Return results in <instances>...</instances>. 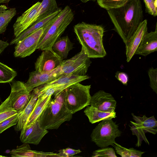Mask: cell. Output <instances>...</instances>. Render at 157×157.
I'll list each match as a JSON object with an SVG mask.
<instances>
[{
  "mask_svg": "<svg viewBox=\"0 0 157 157\" xmlns=\"http://www.w3.org/2000/svg\"><path fill=\"white\" fill-rule=\"evenodd\" d=\"M107 10L115 30L125 44L143 21L140 0H129L120 7Z\"/></svg>",
  "mask_w": 157,
  "mask_h": 157,
  "instance_id": "1",
  "label": "cell"
},
{
  "mask_svg": "<svg viewBox=\"0 0 157 157\" xmlns=\"http://www.w3.org/2000/svg\"><path fill=\"white\" fill-rule=\"evenodd\" d=\"M74 29L82 48L90 58H103L106 56L102 27L82 22L75 25Z\"/></svg>",
  "mask_w": 157,
  "mask_h": 157,
  "instance_id": "2",
  "label": "cell"
},
{
  "mask_svg": "<svg viewBox=\"0 0 157 157\" xmlns=\"http://www.w3.org/2000/svg\"><path fill=\"white\" fill-rule=\"evenodd\" d=\"M65 89L52 98L37 119L41 128L57 129L63 123L72 119L73 114L65 104Z\"/></svg>",
  "mask_w": 157,
  "mask_h": 157,
  "instance_id": "3",
  "label": "cell"
},
{
  "mask_svg": "<svg viewBox=\"0 0 157 157\" xmlns=\"http://www.w3.org/2000/svg\"><path fill=\"white\" fill-rule=\"evenodd\" d=\"M74 18L72 10L68 6H66L43 34L39 42L37 49L43 51L52 48L53 44L60 37Z\"/></svg>",
  "mask_w": 157,
  "mask_h": 157,
  "instance_id": "4",
  "label": "cell"
},
{
  "mask_svg": "<svg viewBox=\"0 0 157 157\" xmlns=\"http://www.w3.org/2000/svg\"><path fill=\"white\" fill-rule=\"evenodd\" d=\"M91 85L77 82L65 90L64 102L67 108L73 114L90 105Z\"/></svg>",
  "mask_w": 157,
  "mask_h": 157,
  "instance_id": "5",
  "label": "cell"
},
{
  "mask_svg": "<svg viewBox=\"0 0 157 157\" xmlns=\"http://www.w3.org/2000/svg\"><path fill=\"white\" fill-rule=\"evenodd\" d=\"M121 133L118 124L112 119H105L93 129L91 140L99 147H107L115 143V138L120 136Z\"/></svg>",
  "mask_w": 157,
  "mask_h": 157,
  "instance_id": "6",
  "label": "cell"
},
{
  "mask_svg": "<svg viewBox=\"0 0 157 157\" xmlns=\"http://www.w3.org/2000/svg\"><path fill=\"white\" fill-rule=\"evenodd\" d=\"M132 118L135 121H130V129L132 134L136 135L137 141L136 146H140L143 141L148 145L149 143L147 140L145 133L147 132L155 134L157 132V121L154 116L150 117H147L145 115L142 117L137 116L132 113Z\"/></svg>",
  "mask_w": 157,
  "mask_h": 157,
  "instance_id": "7",
  "label": "cell"
},
{
  "mask_svg": "<svg viewBox=\"0 0 157 157\" xmlns=\"http://www.w3.org/2000/svg\"><path fill=\"white\" fill-rule=\"evenodd\" d=\"M91 62L82 48L70 59L63 61L60 65L62 74L77 76L86 75Z\"/></svg>",
  "mask_w": 157,
  "mask_h": 157,
  "instance_id": "8",
  "label": "cell"
},
{
  "mask_svg": "<svg viewBox=\"0 0 157 157\" xmlns=\"http://www.w3.org/2000/svg\"><path fill=\"white\" fill-rule=\"evenodd\" d=\"M53 20L46 26L33 32L16 44L14 47V56L23 58L33 53L37 49L41 37L49 27Z\"/></svg>",
  "mask_w": 157,
  "mask_h": 157,
  "instance_id": "9",
  "label": "cell"
},
{
  "mask_svg": "<svg viewBox=\"0 0 157 157\" xmlns=\"http://www.w3.org/2000/svg\"><path fill=\"white\" fill-rule=\"evenodd\" d=\"M11 82V91L8 97L13 108L18 113H21L29 102L31 92L28 91L23 82L14 81Z\"/></svg>",
  "mask_w": 157,
  "mask_h": 157,
  "instance_id": "10",
  "label": "cell"
},
{
  "mask_svg": "<svg viewBox=\"0 0 157 157\" xmlns=\"http://www.w3.org/2000/svg\"><path fill=\"white\" fill-rule=\"evenodd\" d=\"M63 59L52 48L43 50L35 63V71L40 73L50 71L59 67Z\"/></svg>",
  "mask_w": 157,
  "mask_h": 157,
  "instance_id": "11",
  "label": "cell"
},
{
  "mask_svg": "<svg viewBox=\"0 0 157 157\" xmlns=\"http://www.w3.org/2000/svg\"><path fill=\"white\" fill-rule=\"evenodd\" d=\"M62 75L60 66L46 73H40L35 70L29 73V78L25 84L27 90L31 92L33 89L53 81Z\"/></svg>",
  "mask_w": 157,
  "mask_h": 157,
  "instance_id": "12",
  "label": "cell"
},
{
  "mask_svg": "<svg viewBox=\"0 0 157 157\" xmlns=\"http://www.w3.org/2000/svg\"><path fill=\"white\" fill-rule=\"evenodd\" d=\"M40 3L39 2H36L17 18L13 25L15 37L36 21Z\"/></svg>",
  "mask_w": 157,
  "mask_h": 157,
  "instance_id": "13",
  "label": "cell"
},
{
  "mask_svg": "<svg viewBox=\"0 0 157 157\" xmlns=\"http://www.w3.org/2000/svg\"><path fill=\"white\" fill-rule=\"evenodd\" d=\"M147 20H144L125 44L126 61L129 62L135 55V52L143 38L147 33Z\"/></svg>",
  "mask_w": 157,
  "mask_h": 157,
  "instance_id": "14",
  "label": "cell"
},
{
  "mask_svg": "<svg viewBox=\"0 0 157 157\" xmlns=\"http://www.w3.org/2000/svg\"><path fill=\"white\" fill-rule=\"evenodd\" d=\"M117 102L110 93L100 90L91 96L90 105L99 110L113 113L115 111Z\"/></svg>",
  "mask_w": 157,
  "mask_h": 157,
  "instance_id": "15",
  "label": "cell"
},
{
  "mask_svg": "<svg viewBox=\"0 0 157 157\" xmlns=\"http://www.w3.org/2000/svg\"><path fill=\"white\" fill-rule=\"evenodd\" d=\"M20 139L22 143L37 145L48 132V130L40 128L37 120L31 125L23 128L21 131Z\"/></svg>",
  "mask_w": 157,
  "mask_h": 157,
  "instance_id": "16",
  "label": "cell"
},
{
  "mask_svg": "<svg viewBox=\"0 0 157 157\" xmlns=\"http://www.w3.org/2000/svg\"><path fill=\"white\" fill-rule=\"evenodd\" d=\"M62 10L61 8H59L54 13L36 21L27 29L13 39L10 43V45L16 44L31 33L49 24Z\"/></svg>",
  "mask_w": 157,
  "mask_h": 157,
  "instance_id": "17",
  "label": "cell"
},
{
  "mask_svg": "<svg viewBox=\"0 0 157 157\" xmlns=\"http://www.w3.org/2000/svg\"><path fill=\"white\" fill-rule=\"evenodd\" d=\"M157 51V28L155 31L146 33L137 49L135 55L146 56Z\"/></svg>",
  "mask_w": 157,
  "mask_h": 157,
  "instance_id": "18",
  "label": "cell"
},
{
  "mask_svg": "<svg viewBox=\"0 0 157 157\" xmlns=\"http://www.w3.org/2000/svg\"><path fill=\"white\" fill-rule=\"evenodd\" d=\"M89 78V76L86 75L83 76L65 75L35 88L38 92H40L51 87L61 85H66L68 86L73 84L87 79Z\"/></svg>",
  "mask_w": 157,
  "mask_h": 157,
  "instance_id": "19",
  "label": "cell"
},
{
  "mask_svg": "<svg viewBox=\"0 0 157 157\" xmlns=\"http://www.w3.org/2000/svg\"><path fill=\"white\" fill-rule=\"evenodd\" d=\"M10 154L12 157H58L57 153L33 150L26 143L17 146L16 149L10 151Z\"/></svg>",
  "mask_w": 157,
  "mask_h": 157,
  "instance_id": "20",
  "label": "cell"
},
{
  "mask_svg": "<svg viewBox=\"0 0 157 157\" xmlns=\"http://www.w3.org/2000/svg\"><path fill=\"white\" fill-rule=\"evenodd\" d=\"M39 94V92L35 88L33 89L31 93L29 102L19 114L17 123L14 127L16 131H21L23 128L36 103Z\"/></svg>",
  "mask_w": 157,
  "mask_h": 157,
  "instance_id": "21",
  "label": "cell"
},
{
  "mask_svg": "<svg viewBox=\"0 0 157 157\" xmlns=\"http://www.w3.org/2000/svg\"><path fill=\"white\" fill-rule=\"evenodd\" d=\"M89 122L93 124L103 120L116 117V112L110 113L99 110L92 105L88 106L84 111Z\"/></svg>",
  "mask_w": 157,
  "mask_h": 157,
  "instance_id": "22",
  "label": "cell"
},
{
  "mask_svg": "<svg viewBox=\"0 0 157 157\" xmlns=\"http://www.w3.org/2000/svg\"><path fill=\"white\" fill-rule=\"evenodd\" d=\"M73 48V44L67 36L59 37L52 47L53 50L63 59L67 57Z\"/></svg>",
  "mask_w": 157,
  "mask_h": 157,
  "instance_id": "23",
  "label": "cell"
},
{
  "mask_svg": "<svg viewBox=\"0 0 157 157\" xmlns=\"http://www.w3.org/2000/svg\"><path fill=\"white\" fill-rule=\"evenodd\" d=\"M50 95L43 99H37L36 103L23 128L28 127L37 120L52 99Z\"/></svg>",
  "mask_w": 157,
  "mask_h": 157,
  "instance_id": "24",
  "label": "cell"
},
{
  "mask_svg": "<svg viewBox=\"0 0 157 157\" xmlns=\"http://www.w3.org/2000/svg\"><path fill=\"white\" fill-rule=\"evenodd\" d=\"M16 13L15 8L9 9L5 5L0 6V34L6 31L8 24Z\"/></svg>",
  "mask_w": 157,
  "mask_h": 157,
  "instance_id": "25",
  "label": "cell"
},
{
  "mask_svg": "<svg viewBox=\"0 0 157 157\" xmlns=\"http://www.w3.org/2000/svg\"><path fill=\"white\" fill-rule=\"evenodd\" d=\"M59 8L58 6L56 0H43L39 7L36 21L54 13Z\"/></svg>",
  "mask_w": 157,
  "mask_h": 157,
  "instance_id": "26",
  "label": "cell"
},
{
  "mask_svg": "<svg viewBox=\"0 0 157 157\" xmlns=\"http://www.w3.org/2000/svg\"><path fill=\"white\" fill-rule=\"evenodd\" d=\"M17 75L15 70L0 62V83L11 82Z\"/></svg>",
  "mask_w": 157,
  "mask_h": 157,
  "instance_id": "27",
  "label": "cell"
},
{
  "mask_svg": "<svg viewBox=\"0 0 157 157\" xmlns=\"http://www.w3.org/2000/svg\"><path fill=\"white\" fill-rule=\"evenodd\" d=\"M112 146L114 147L117 153L122 157H141L145 152L132 147L127 149L116 142Z\"/></svg>",
  "mask_w": 157,
  "mask_h": 157,
  "instance_id": "28",
  "label": "cell"
},
{
  "mask_svg": "<svg viewBox=\"0 0 157 157\" xmlns=\"http://www.w3.org/2000/svg\"><path fill=\"white\" fill-rule=\"evenodd\" d=\"M17 113L12 107L8 97L0 105V123Z\"/></svg>",
  "mask_w": 157,
  "mask_h": 157,
  "instance_id": "29",
  "label": "cell"
},
{
  "mask_svg": "<svg viewBox=\"0 0 157 157\" xmlns=\"http://www.w3.org/2000/svg\"><path fill=\"white\" fill-rule=\"evenodd\" d=\"M98 5L106 10L120 7L129 0H96Z\"/></svg>",
  "mask_w": 157,
  "mask_h": 157,
  "instance_id": "30",
  "label": "cell"
},
{
  "mask_svg": "<svg viewBox=\"0 0 157 157\" xmlns=\"http://www.w3.org/2000/svg\"><path fill=\"white\" fill-rule=\"evenodd\" d=\"M92 157H117L115 151L112 147L101 148L94 151L91 156Z\"/></svg>",
  "mask_w": 157,
  "mask_h": 157,
  "instance_id": "31",
  "label": "cell"
},
{
  "mask_svg": "<svg viewBox=\"0 0 157 157\" xmlns=\"http://www.w3.org/2000/svg\"><path fill=\"white\" fill-rule=\"evenodd\" d=\"M20 113H17L0 123V134L8 128L17 124Z\"/></svg>",
  "mask_w": 157,
  "mask_h": 157,
  "instance_id": "32",
  "label": "cell"
},
{
  "mask_svg": "<svg viewBox=\"0 0 157 157\" xmlns=\"http://www.w3.org/2000/svg\"><path fill=\"white\" fill-rule=\"evenodd\" d=\"M149 78L150 86L153 91L157 94V68L151 67L148 71Z\"/></svg>",
  "mask_w": 157,
  "mask_h": 157,
  "instance_id": "33",
  "label": "cell"
},
{
  "mask_svg": "<svg viewBox=\"0 0 157 157\" xmlns=\"http://www.w3.org/2000/svg\"><path fill=\"white\" fill-rule=\"evenodd\" d=\"M147 12L151 15H157V0H144Z\"/></svg>",
  "mask_w": 157,
  "mask_h": 157,
  "instance_id": "34",
  "label": "cell"
},
{
  "mask_svg": "<svg viewBox=\"0 0 157 157\" xmlns=\"http://www.w3.org/2000/svg\"><path fill=\"white\" fill-rule=\"evenodd\" d=\"M58 154L59 157H70L81 152L80 149H75L67 147L60 150Z\"/></svg>",
  "mask_w": 157,
  "mask_h": 157,
  "instance_id": "35",
  "label": "cell"
},
{
  "mask_svg": "<svg viewBox=\"0 0 157 157\" xmlns=\"http://www.w3.org/2000/svg\"><path fill=\"white\" fill-rule=\"evenodd\" d=\"M115 77L124 85H127L128 80V78L127 75L125 73L117 71L115 73Z\"/></svg>",
  "mask_w": 157,
  "mask_h": 157,
  "instance_id": "36",
  "label": "cell"
},
{
  "mask_svg": "<svg viewBox=\"0 0 157 157\" xmlns=\"http://www.w3.org/2000/svg\"><path fill=\"white\" fill-rule=\"evenodd\" d=\"M10 44L7 42L0 40V54H1L5 49Z\"/></svg>",
  "mask_w": 157,
  "mask_h": 157,
  "instance_id": "37",
  "label": "cell"
},
{
  "mask_svg": "<svg viewBox=\"0 0 157 157\" xmlns=\"http://www.w3.org/2000/svg\"><path fill=\"white\" fill-rule=\"evenodd\" d=\"M11 0H0V4L8 3Z\"/></svg>",
  "mask_w": 157,
  "mask_h": 157,
  "instance_id": "38",
  "label": "cell"
},
{
  "mask_svg": "<svg viewBox=\"0 0 157 157\" xmlns=\"http://www.w3.org/2000/svg\"><path fill=\"white\" fill-rule=\"evenodd\" d=\"M83 2L86 3L88 1H91L92 0H80Z\"/></svg>",
  "mask_w": 157,
  "mask_h": 157,
  "instance_id": "39",
  "label": "cell"
},
{
  "mask_svg": "<svg viewBox=\"0 0 157 157\" xmlns=\"http://www.w3.org/2000/svg\"><path fill=\"white\" fill-rule=\"evenodd\" d=\"M1 102V98L0 97V103Z\"/></svg>",
  "mask_w": 157,
  "mask_h": 157,
  "instance_id": "40",
  "label": "cell"
}]
</instances>
